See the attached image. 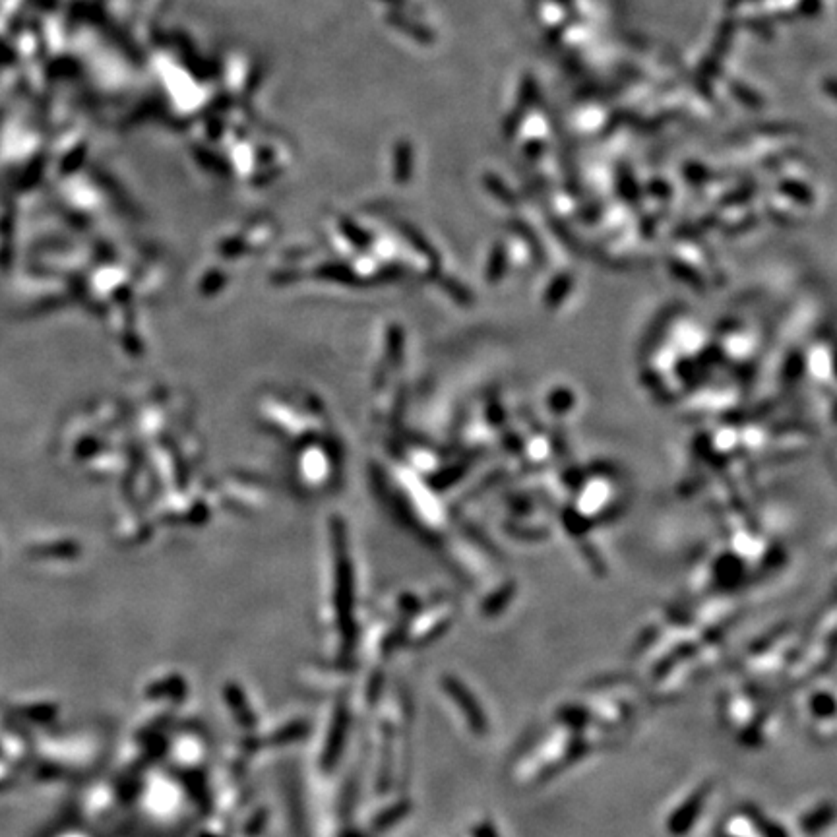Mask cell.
Here are the masks:
<instances>
[{"label": "cell", "mask_w": 837, "mask_h": 837, "mask_svg": "<svg viewBox=\"0 0 837 837\" xmlns=\"http://www.w3.org/2000/svg\"><path fill=\"white\" fill-rule=\"evenodd\" d=\"M444 688H446V692L452 696V700L456 702V706L460 708V712L464 715L465 721H467V725H469V729H471L475 735H479V737L487 735V731H489V719H487V715H485L483 706H479V702H477V700H475V696L467 690V686H464L462 682L458 681V679H454V677H446V679H444Z\"/></svg>", "instance_id": "obj_4"}, {"label": "cell", "mask_w": 837, "mask_h": 837, "mask_svg": "<svg viewBox=\"0 0 837 837\" xmlns=\"http://www.w3.org/2000/svg\"><path fill=\"white\" fill-rule=\"evenodd\" d=\"M719 837H764L758 820V808L743 806L741 810L729 814L721 824Z\"/></svg>", "instance_id": "obj_5"}, {"label": "cell", "mask_w": 837, "mask_h": 837, "mask_svg": "<svg viewBox=\"0 0 837 837\" xmlns=\"http://www.w3.org/2000/svg\"><path fill=\"white\" fill-rule=\"evenodd\" d=\"M514 595H516V584L512 580L498 584L496 589H493L485 597V601H483V613L489 615V617L500 615L508 607V603L514 599Z\"/></svg>", "instance_id": "obj_7"}, {"label": "cell", "mask_w": 837, "mask_h": 837, "mask_svg": "<svg viewBox=\"0 0 837 837\" xmlns=\"http://www.w3.org/2000/svg\"><path fill=\"white\" fill-rule=\"evenodd\" d=\"M712 793V785L710 783H702L696 789H692V793L682 801L681 805L677 806L669 816H667V830L673 836H684L688 834L694 824L700 820L708 797Z\"/></svg>", "instance_id": "obj_3"}, {"label": "cell", "mask_w": 837, "mask_h": 837, "mask_svg": "<svg viewBox=\"0 0 837 837\" xmlns=\"http://www.w3.org/2000/svg\"><path fill=\"white\" fill-rule=\"evenodd\" d=\"M834 822V805L830 801H820L806 808L799 816V826L808 836H818Z\"/></svg>", "instance_id": "obj_6"}, {"label": "cell", "mask_w": 837, "mask_h": 837, "mask_svg": "<svg viewBox=\"0 0 837 837\" xmlns=\"http://www.w3.org/2000/svg\"><path fill=\"white\" fill-rule=\"evenodd\" d=\"M591 750L593 748L582 731L555 723L553 729L522 752L512 768V779L520 787L539 785L584 758Z\"/></svg>", "instance_id": "obj_1"}, {"label": "cell", "mask_w": 837, "mask_h": 837, "mask_svg": "<svg viewBox=\"0 0 837 837\" xmlns=\"http://www.w3.org/2000/svg\"><path fill=\"white\" fill-rule=\"evenodd\" d=\"M806 710L812 717V733L818 741H832L836 733V698L832 686H820L808 694Z\"/></svg>", "instance_id": "obj_2"}]
</instances>
